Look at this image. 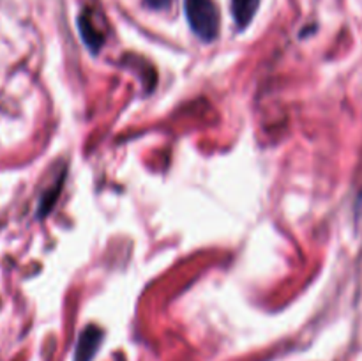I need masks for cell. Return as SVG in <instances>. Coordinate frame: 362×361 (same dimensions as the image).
Wrapping results in <instances>:
<instances>
[{"label":"cell","mask_w":362,"mask_h":361,"mask_svg":"<svg viewBox=\"0 0 362 361\" xmlns=\"http://www.w3.org/2000/svg\"><path fill=\"white\" fill-rule=\"evenodd\" d=\"M103 342V331L98 326H87L78 338L74 361H92Z\"/></svg>","instance_id":"7a4b0ae2"},{"label":"cell","mask_w":362,"mask_h":361,"mask_svg":"<svg viewBox=\"0 0 362 361\" xmlns=\"http://www.w3.org/2000/svg\"><path fill=\"white\" fill-rule=\"evenodd\" d=\"M80 34L83 38L85 45L88 46L90 50L98 52L101 48V45L105 42V35L103 32L99 30V27L95 25L94 16H90L88 13L81 14L80 16Z\"/></svg>","instance_id":"3957f363"},{"label":"cell","mask_w":362,"mask_h":361,"mask_svg":"<svg viewBox=\"0 0 362 361\" xmlns=\"http://www.w3.org/2000/svg\"><path fill=\"white\" fill-rule=\"evenodd\" d=\"M148 4V7L156 11H163V9H168L170 6L173 4V0H145Z\"/></svg>","instance_id":"5b68a950"},{"label":"cell","mask_w":362,"mask_h":361,"mask_svg":"<svg viewBox=\"0 0 362 361\" xmlns=\"http://www.w3.org/2000/svg\"><path fill=\"white\" fill-rule=\"evenodd\" d=\"M258 6H260V0H232L233 20L240 30L251 23V20L257 14Z\"/></svg>","instance_id":"277c9868"},{"label":"cell","mask_w":362,"mask_h":361,"mask_svg":"<svg viewBox=\"0 0 362 361\" xmlns=\"http://www.w3.org/2000/svg\"><path fill=\"white\" fill-rule=\"evenodd\" d=\"M186 18L194 34L204 41H212L219 32V13L212 0H184Z\"/></svg>","instance_id":"6da1fadb"}]
</instances>
